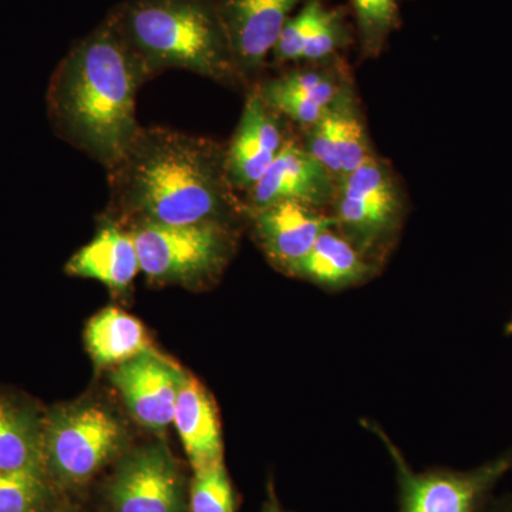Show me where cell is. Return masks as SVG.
<instances>
[{
  "label": "cell",
  "instance_id": "cell-10",
  "mask_svg": "<svg viewBox=\"0 0 512 512\" xmlns=\"http://www.w3.org/2000/svg\"><path fill=\"white\" fill-rule=\"evenodd\" d=\"M302 0H222L218 6L235 66L258 69Z\"/></svg>",
  "mask_w": 512,
  "mask_h": 512
},
{
  "label": "cell",
  "instance_id": "cell-27",
  "mask_svg": "<svg viewBox=\"0 0 512 512\" xmlns=\"http://www.w3.org/2000/svg\"><path fill=\"white\" fill-rule=\"evenodd\" d=\"M264 512H284L281 510V507H279L274 494H271V497H269L268 503L265 505Z\"/></svg>",
  "mask_w": 512,
  "mask_h": 512
},
{
  "label": "cell",
  "instance_id": "cell-20",
  "mask_svg": "<svg viewBox=\"0 0 512 512\" xmlns=\"http://www.w3.org/2000/svg\"><path fill=\"white\" fill-rule=\"evenodd\" d=\"M46 497L45 471L0 473V512H40Z\"/></svg>",
  "mask_w": 512,
  "mask_h": 512
},
{
  "label": "cell",
  "instance_id": "cell-28",
  "mask_svg": "<svg viewBox=\"0 0 512 512\" xmlns=\"http://www.w3.org/2000/svg\"><path fill=\"white\" fill-rule=\"evenodd\" d=\"M505 333H507V335H512V318L510 322H508L507 328H505Z\"/></svg>",
  "mask_w": 512,
  "mask_h": 512
},
{
  "label": "cell",
  "instance_id": "cell-3",
  "mask_svg": "<svg viewBox=\"0 0 512 512\" xmlns=\"http://www.w3.org/2000/svg\"><path fill=\"white\" fill-rule=\"evenodd\" d=\"M111 19L151 72L177 67L228 80L238 70L220 12L207 0H130Z\"/></svg>",
  "mask_w": 512,
  "mask_h": 512
},
{
  "label": "cell",
  "instance_id": "cell-16",
  "mask_svg": "<svg viewBox=\"0 0 512 512\" xmlns=\"http://www.w3.org/2000/svg\"><path fill=\"white\" fill-rule=\"evenodd\" d=\"M43 421L30 407L0 399V473L45 471Z\"/></svg>",
  "mask_w": 512,
  "mask_h": 512
},
{
  "label": "cell",
  "instance_id": "cell-11",
  "mask_svg": "<svg viewBox=\"0 0 512 512\" xmlns=\"http://www.w3.org/2000/svg\"><path fill=\"white\" fill-rule=\"evenodd\" d=\"M251 211L279 201H296L322 208L335 198L333 175L295 141H286L264 177L251 188Z\"/></svg>",
  "mask_w": 512,
  "mask_h": 512
},
{
  "label": "cell",
  "instance_id": "cell-9",
  "mask_svg": "<svg viewBox=\"0 0 512 512\" xmlns=\"http://www.w3.org/2000/svg\"><path fill=\"white\" fill-rule=\"evenodd\" d=\"M251 212L256 238L266 255L292 275L320 235L336 227L335 218L302 202L279 201Z\"/></svg>",
  "mask_w": 512,
  "mask_h": 512
},
{
  "label": "cell",
  "instance_id": "cell-12",
  "mask_svg": "<svg viewBox=\"0 0 512 512\" xmlns=\"http://www.w3.org/2000/svg\"><path fill=\"white\" fill-rule=\"evenodd\" d=\"M275 111L261 93L249 94L234 140L227 151L229 181L235 190L249 191L285 146Z\"/></svg>",
  "mask_w": 512,
  "mask_h": 512
},
{
  "label": "cell",
  "instance_id": "cell-13",
  "mask_svg": "<svg viewBox=\"0 0 512 512\" xmlns=\"http://www.w3.org/2000/svg\"><path fill=\"white\" fill-rule=\"evenodd\" d=\"M173 424L195 471L224 463L220 420L211 397L197 380L184 377Z\"/></svg>",
  "mask_w": 512,
  "mask_h": 512
},
{
  "label": "cell",
  "instance_id": "cell-14",
  "mask_svg": "<svg viewBox=\"0 0 512 512\" xmlns=\"http://www.w3.org/2000/svg\"><path fill=\"white\" fill-rule=\"evenodd\" d=\"M66 272L94 279L111 289L127 288L140 272L133 234L117 225L101 229L90 244L67 262Z\"/></svg>",
  "mask_w": 512,
  "mask_h": 512
},
{
  "label": "cell",
  "instance_id": "cell-8",
  "mask_svg": "<svg viewBox=\"0 0 512 512\" xmlns=\"http://www.w3.org/2000/svg\"><path fill=\"white\" fill-rule=\"evenodd\" d=\"M184 377L177 366L148 350L114 367L111 382L138 423L163 430L173 423Z\"/></svg>",
  "mask_w": 512,
  "mask_h": 512
},
{
  "label": "cell",
  "instance_id": "cell-15",
  "mask_svg": "<svg viewBox=\"0 0 512 512\" xmlns=\"http://www.w3.org/2000/svg\"><path fill=\"white\" fill-rule=\"evenodd\" d=\"M375 272V264L335 229H326L306 255L295 276L329 289L360 284Z\"/></svg>",
  "mask_w": 512,
  "mask_h": 512
},
{
  "label": "cell",
  "instance_id": "cell-24",
  "mask_svg": "<svg viewBox=\"0 0 512 512\" xmlns=\"http://www.w3.org/2000/svg\"><path fill=\"white\" fill-rule=\"evenodd\" d=\"M275 83L282 89L299 94L325 109H329L343 92L342 87L338 86L329 73L308 72V70L286 74L281 79L275 80Z\"/></svg>",
  "mask_w": 512,
  "mask_h": 512
},
{
  "label": "cell",
  "instance_id": "cell-2",
  "mask_svg": "<svg viewBox=\"0 0 512 512\" xmlns=\"http://www.w3.org/2000/svg\"><path fill=\"white\" fill-rule=\"evenodd\" d=\"M151 70L113 19L70 50L50 89L60 130L109 170L140 131L137 94Z\"/></svg>",
  "mask_w": 512,
  "mask_h": 512
},
{
  "label": "cell",
  "instance_id": "cell-7",
  "mask_svg": "<svg viewBox=\"0 0 512 512\" xmlns=\"http://www.w3.org/2000/svg\"><path fill=\"white\" fill-rule=\"evenodd\" d=\"M114 512H181L183 484L164 447L138 448L120 464L110 485Z\"/></svg>",
  "mask_w": 512,
  "mask_h": 512
},
{
  "label": "cell",
  "instance_id": "cell-22",
  "mask_svg": "<svg viewBox=\"0 0 512 512\" xmlns=\"http://www.w3.org/2000/svg\"><path fill=\"white\" fill-rule=\"evenodd\" d=\"M326 10L319 0H309L298 15L289 18L274 47L276 59L281 62L302 60L303 52Z\"/></svg>",
  "mask_w": 512,
  "mask_h": 512
},
{
  "label": "cell",
  "instance_id": "cell-1",
  "mask_svg": "<svg viewBox=\"0 0 512 512\" xmlns=\"http://www.w3.org/2000/svg\"><path fill=\"white\" fill-rule=\"evenodd\" d=\"M109 171L116 204L137 224H228L239 208L227 153L207 138L140 128Z\"/></svg>",
  "mask_w": 512,
  "mask_h": 512
},
{
  "label": "cell",
  "instance_id": "cell-19",
  "mask_svg": "<svg viewBox=\"0 0 512 512\" xmlns=\"http://www.w3.org/2000/svg\"><path fill=\"white\" fill-rule=\"evenodd\" d=\"M400 3L402 0H352L367 55H377L399 25Z\"/></svg>",
  "mask_w": 512,
  "mask_h": 512
},
{
  "label": "cell",
  "instance_id": "cell-17",
  "mask_svg": "<svg viewBox=\"0 0 512 512\" xmlns=\"http://www.w3.org/2000/svg\"><path fill=\"white\" fill-rule=\"evenodd\" d=\"M86 345L97 366H119L151 350L140 320L117 308H107L90 320Z\"/></svg>",
  "mask_w": 512,
  "mask_h": 512
},
{
  "label": "cell",
  "instance_id": "cell-5",
  "mask_svg": "<svg viewBox=\"0 0 512 512\" xmlns=\"http://www.w3.org/2000/svg\"><path fill=\"white\" fill-rule=\"evenodd\" d=\"M140 271L156 281L198 282L217 274L232 248L228 224L141 222L133 232Z\"/></svg>",
  "mask_w": 512,
  "mask_h": 512
},
{
  "label": "cell",
  "instance_id": "cell-21",
  "mask_svg": "<svg viewBox=\"0 0 512 512\" xmlns=\"http://www.w3.org/2000/svg\"><path fill=\"white\" fill-rule=\"evenodd\" d=\"M235 494L224 463L195 471L191 487L192 512H235Z\"/></svg>",
  "mask_w": 512,
  "mask_h": 512
},
{
  "label": "cell",
  "instance_id": "cell-18",
  "mask_svg": "<svg viewBox=\"0 0 512 512\" xmlns=\"http://www.w3.org/2000/svg\"><path fill=\"white\" fill-rule=\"evenodd\" d=\"M335 126L336 154L340 165V178L353 173L360 165L373 158L365 124L360 119L350 96L340 93L330 106Z\"/></svg>",
  "mask_w": 512,
  "mask_h": 512
},
{
  "label": "cell",
  "instance_id": "cell-6",
  "mask_svg": "<svg viewBox=\"0 0 512 512\" xmlns=\"http://www.w3.org/2000/svg\"><path fill=\"white\" fill-rule=\"evenodd\" d=\"M366 426L380 437L393 458L400 512H483L493 500L495 487L512 470L511 447L473 470L416 473L376 423Z\"/></svg>",
  "mask_w": 512,
  "mask_h": 512
},
{
  "label": "cell",
  "instance_id": "cell-26",
  "mask_svg": "<svg viewBox=\"0 0 512 512\" xmlns=\"http://www.w3.org/2000/svg\"><path fill=\"white\" fill-rule=\"evenodd\" d=\"M483 512H512V494L493 498Z\"/></svg>",
  "mask_w": 512,
  "mask_h": 512
},
{
  "label": "cell",
  "instance_id": "cell-25",
  "mask_svg": "<svg viewBox=\"0 0 512 512\" xmlns=\"http://www.w3.org/2000/svg\"><path fill=\"white\" fill-rule=\"evenodd\" d=\"M343 36H345V30H343L339 16L335 12L326 10L325 16L320 20L318 28L303 52L302 60L318 62V60L333 55L336 49L342 46Z\"/></svg>",
  "mask_w": 512,
  "mask_h": 512
},
{
  "label": "cell",
  "instance_id": "cell-23",
  "mask_svg": "<svg viewBox=\"0 0 512 512\" xmlns=\"http://www.w3.org/2000/svg\"><path fill=\"white\" fill-rule=\"evenodd\" d=\"M262 99L271 107L275 113L284 114L296 123L302 126L311 127L313 124L318 123L323 116H325V107L313 103V101L299 96V94L288 92L282 89L281 86L275 83V80L265 84L261 90Z\"/></svg>",
  "mask_w": 512,
  "mask_h": 512
},
{
  "label": "cell",
  "instance_id": "cell-4",
  "mask_svg": "<svg viewBox=\"0 0 512 512\" xmlns=\"http://www.w3.org/2000/svg\"><path fill=\"white\" fill-rule=\"evenodd\" d=\"M124 430L106 409L92 403L59 407L43 421L45 466L64 484L96 476L123 446Z\"/></svg>",
  "mask_w": 512,
  "mask_h": 512
}]
</instances>
